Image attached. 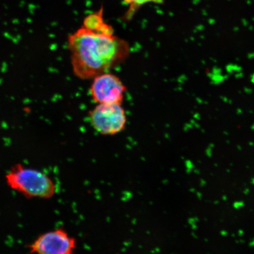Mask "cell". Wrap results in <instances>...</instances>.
<instances>
[{"mask_svg": "<svg viewBox=\"0 0 254 254\" xmlns=\"http://www.w3.org/2000/svg\"><path fill=\"white\" fill-rule=\"evenodd\" d=\"M72 71L82 80L93 79L119 65L128 58L130 47L116 36L110 25L100 29L81 26L67 39Z\"/></svg>", "mask_w": 254, "mask_h": 254, "instance_id": "6da1fadb", "label": "cell"}, {"mask_svg": "<svg viewBox=\"0 0 254 254\" xmlns=\"http://www.w3.org/2000/svg\"><path fill=\"white\" fill-rule=\"evenodd\" d=\"M92 126L103 135L119 134L126 128L127 117L122 104H97L90 112Z\"/></svg>", "mask_w": 254, "mask_h": 254, "instance_id": "3957f363", "label": "cell"}, {"mask_svg": "<svg viewBox=\"0 0 254 254\" xmlns=\"http://www.w3.org/2000/svg\"><path fill=\"white\" fill-rule=\"evenodd\" d=\"M127 4L130 6V10H134L135 9L149 2L161 4L164 0H124Z\"/></svg>", "mask_w": 254, "mask_h": 254, "instance_id": "8992f818", "label": "cell"}, {"mask_svg": "<svg viewBox=\"0 0 254 254\" xmlns=\"http://www.w3.org/2000/svg\"><path fill=\"white\" fill-rule=\"evenodd\" d=\"M77 243L62 228L40 235L28 247L33 254H75Z\"/></svg>", "mask_w": 254, "mask_h": 254, "instance_id": "277c9868", "label": "cell"}, {"mask_svg": "<svg viewBox=\"0 0 254 254\" xmlns=\"http://www.w3.org/2000/svg\"><path fill=\"white\" fill-rule=\"evenodd\" d=\"M127 90L125 84L118 76L107 72L93 79L90 94L97 104H122Z\"/></svg>", "mask_w": 254, "mask_h": 254, "instance_id": "5b68a950", "label": "cell"}, {"mask_svg": "<svg viewBox=\"0 0 254 254\" xmlns=\"http://www.w3.org/2000/svg\"><path fill=\"white\" fill-rule=\"evenodd\" d=\"M5 178L9 188L28 198L47 199L56 193V184L49 175L21 164L14 165Z\"/></svg>", "mask_w": 254, "mask_h": 254, "instance_id": "7a4b0ae2", "label": "cell"}]
</instances>
